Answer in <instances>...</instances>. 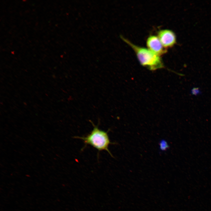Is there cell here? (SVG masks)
I'll list each match as a JSON object with an SVG mask.
<instances>
[{
	"label": "cell",
	"instance_id": "obj_1",
	"mask_svg": "<svg viewBox=\"0 0 211 211\" xmlns=\"http://www.w3.org/2000/svg\"><path fill=\"white\" fill-rule=\"evenodd\" d=\"M120 38L134 50L142 65L152 71L164 67L160 56L148 48L134 44L122 36H120Z\"/></svg>",
	"mask_w": 211,
	"mask_h": 211
},
{
	"label": "cell",
	"instance_id": "obj_2",
	"mask_svg": "<svg viewBox=\"0 0 211 211\" xmlns=\"http://www.w3.org/2000/svg\"><path fill=\"white\" fill-rule=\"evenodd\" d=\"M93 128L89 134L85 136L75 137L74 138L83 140L85 144L84 147L89 145L97 149L99 152L102 151L107 152L112 156H113L109 149L110 144H115L111 142L108 135V130L105 131L100 129L98 125L92 123Z\"/></svg>",
	"mask_w": 211,
	"mask_h": 211
},
{
	"label": "cell",
	"instance_id": "obj_3",
	"mask_svg": "<svg viewBox=\"0 0 211 211\" xmlns=\"http://www.w3.org/2000/svg\"><path fill=\"white\" fill-rule=\"evenodd\" d=\"M163 46L166 49L173 47L176 43V38L174 33L169 29H163L158 32V36Z\"/></svg>",
	"mask_w": 211,
	"mask_h": 211
},
{
	"label": "cell",
	"instance_id": "obj_4",
	"mask_svg": "<svg viewBox=\"0 0 211 211\" xmlns=\"http://www.w3.org/2000/svg\"><path fill=\"white\" fill-rule=\"evenodd\" d=\"M146 43L149 49L160 56L167 52L166 49L163 46L158 37L155 35H150L147 39Z\"/></svg>",
	"mask_w": 211,
	"mask_h": 211
},
{
	"label": "cell",
	"instance_id": "obj_5",
	"mask_svg": "<svg viewBox=\"0 0 211 211\" xmlns=\"http://www.w3.org/2000/svg\"><path fill=\"white\" fill-rule=\"evenodd\" d=\"M190 93L193 95L196 96L201 94V91L199 87H194L191 90Z\"/></svg>",
	"mask_w": 211,
	"mask_h": 211
},
{
	"label": "cell",
	"instance_id": "obj_6",
	"mask_svg": "<svg viewBox=\"0 0 211 211\" xmlns=\"http://www.w3.org/2000/svg\"><path fill=\"white\" fill-rule=\"evenodd\" d=\"M160 148L162 150H165L169 147L167 142L165 140H162L159 144Z\"/></svg>",
	"mask_w": 211,
	"mask_h": 211
}]
</instances>
